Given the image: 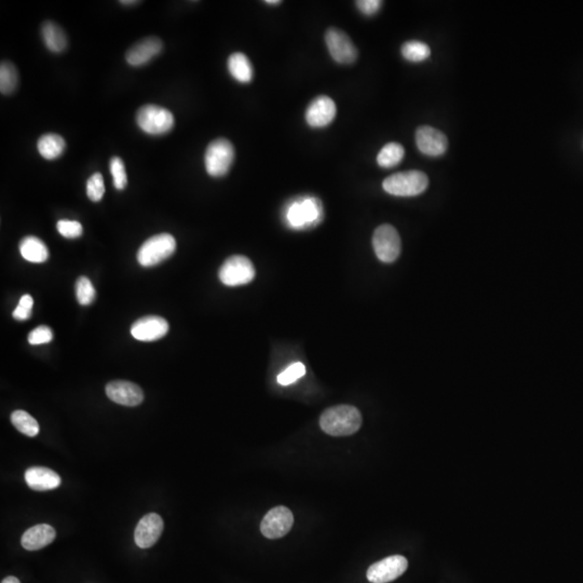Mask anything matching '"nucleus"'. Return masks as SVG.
<instances>
[{
  "mask_svg": "<svg viewBox=\"0 0 583 583\" xmlns=\"http://www.w3.org/2000/svg\"><path fill=\"white\" fill-rule=\"evenodd\" d=\"M362 421L360 410L346 404L327 408L320 416V427L332 437L354 435L361 428Z\"/></svg>",
  "mask_w": 583,
  "mask_h": 583,
  "instance_id": "nucleus-1",
  "label": "nucleus"
},
{
  "mask_svg": "<svg viewBox=\"0 0 583 583\" xmlns=\"http://www.w3.org/2000/svg\"><path fill=\"white\" fill-rule=\"evenodd\" d=\"M429 185L427 174L418 170L399 172L385 178L383 191L397 197H415L424 193Z\"/></svg>",
  "mask_w": 583,
  "mask_h": 583,
  "instance_id": "nucleus-2",
  "label": "nucleus"
},
{
  "mask_svg": "<svg viewBox=\"0 0 583 583\" xmlns=\"http://www.w3.org/2000/svg\"><path fill=\"white\" fill-rule=\"evenodd\" d=\"M176 250V241L170 234H156L147 239L137 252V261L143 267H154L170 259Z\"/></svg>",
  "mask_w": 583,
  "mask_h": 583,
  "instance_id": "nucleus-3",
  "label": "nucleus"
},
{
  "mask_svg": "<svg viewBox=\"0 0 583 583\" xmlns=\"http://www.w3.org/2000/svg\"><path fill=\"white\" fill-rule=\"evenodd\" d=\"M234 160V147L226 139H218L205 150V170L213 177H222L229 172Z\"/></svg>",
  "mask_w": 583,
  "mask_h": 583,
  "instance_id": "nucleus-4",
  "label": "nucleus"
},
{
  "mask_svg": "<svg viewBox=\"0 0 583 583\" xmlns=\"http://www.w3.org/2000/svg\"><path fill=\"white\" fill-rule=\"evenodd\" d=\"M139 129L149 135H164L174 127V117L166 108L157 105H145L137 114Z\"/></svg>",
  "mask_w": 583,
  "mask_h": 583,
  "instance_id": "nucleus-5",
  "label": "nucleus"
},
{
  "mask_svg": "<svg viewBox=\"0 0 583 583\" xmlns=\"http://www.w3.org/2000/svg\"><path fill=\"white\" fill-rule=\"evenodd\" d=\"M255 268L252 261L243 255L228 257L218 271L222 284L227 286L249 284L255 278Z\"/></svg>",
  "mask_w": 583,
  "mask_h": 583,
  "instance_id": "nucleus-6",
  "label": "nucleus"
},
{
  "mask_svg": "<svg viewBox=\"0 0 583 583\" xmlns=\"http://www.w3.org/2000/svg\"><path fill=\"white\" fill-rule=\"evenodd\" d=\"M401 247L400 234L396 228L388 224L376 228L373 234V247L379 261L387 264L396 261L400 256Z\"/></svg>",
  "mask_w": 583,
  "mask_h": 583,
  "instance_id": "nucleus-7",
  "label": "nucleus"
},
{
  "mask_svg": "<svg viewBox=\"0 0 583 583\" xmlns=\"http://www.w3.org/2000/svg\"><path fill=\"white\" fill-rule=\"evenodd\" d=\"M322 216V205L319 199L313 197L294 201L288 207L286 218L294 228L309 227L317 224Z\"/></svg>",
  "mask_w": 583,
  "mask_h": 583,
  "instance_id": "nucleus-8",
  "label": "nucleus"
},
{
  "mask_svg": "<svg viewBox=\"0 0 583 583\" xmlns=\"http://www.w3.org/2000/svg\"><path fill=\"white\" fill-rule=\"evenodd\" d=\"M325 42L332 59L340 64H352L358 59V50L344 31L331 27L325 33Z\"/></svg>",
  "mask_w": 583,
  "mask_h": 583,
  "instance_id": "nucleus-9",
  "label": "nucleus"
},
{
  "mask_svg": "<svg viewBox=\"0 0 583 583\" xmlns=\"http://www.w3.org/2000/svg\"><path fill=\"white\" fill-rule=\"evenodd\" d=\"M294 524L292 511L284 505L272 507L261 523V532L268 539H279L290 532Z\"/></svg>",
  "mask_w": 583,
  "mask_h": 583,
  "instance_id": "nucleus-10",
  "label": "nucleus"
},
{
  "mask_svg": "<svg viewBox=\"0 0 583 583\" xmlns=\"http://www.w3.org/2000/svg\"><path fill=\"white\" fill-rule=\"evenodd\" d=\"M408 562L402 555H392L376 562L367 569L366 577L372 583H389L406 573Z\"/></svg>",
  "mask_w": 583,
  "mask_h": 583,
  "instance_id": "nucleus-11",
  "label": "nucleus"
},
{
  "mask_svg": "<svg viewBox=\"0 0 583 583\" xmlns=\"http://www.w3.org/2000/svg\"><path fill=\"white\" fill-rule=\"evenodd\" d=\"M416 145L420 153L429 157L444 155L449 148V139L444 133L429 125H421L416 130Z\"/></svg>",
  "mask_w": 583,
  "mask_h": 583,
  "instance_id": "nucleus-12",
  "label": "nucleus"
},
{
  "mask_svg": "<svg viewBox=\"0 0 583 583\" xmlns=\"http://www.w3.org/2000/svg\"><path fill=\"white\" fill-rule=\"evenodd\" d=\"M106 394L112 402L130 408L139 406L144 401V392L141 387L127 381H110L106 385Z\"/></svg>",
  "mask_w": 583,
  "mask_h": 583,
  "instance_id": "nucleus-13",
  "label": "nucleus"
},
{
  "mask_svg": "<svg viewBox=\"0 0 583 583\" xmlns=\"http://www.w3.org/2000/svg\"><path fill=\"white\" fill-rule=\"evenodd\" d=\"M162 532H164L162 517L157 513H149L139 520L135 528V543L141 549H148L158 541Z\"/></svg>",
  "mask_w": 583,
  "mask_h": 583,
  "instance_id": "nucleus-14",
  "label": "nucleus"
},
{
  "mask_svg": "<svg viewBox=\"0 0 583 583\" xmlns=\"http://www.w3.org/2000/svg\"><path fill=\"white\" fill-rule=\"evenodd\" d=\"M168 329V323L164 317L147 315L133 323L131 334L139 342H155L166 336Z\"/></svg>",
  "mask_w": 583,
  "mask_h": 583,
  "instance_id": "nucleus-15",
  "label": "nucleus"
},
{
  "mask_svg": "<svg viewBox=\"0 0 583 583\" xmlns=\"http://www.w3.org/2000/svg\"><path fill=\"white\" fill-rule=\"evenodd\" d=\"M336 116V104L327 96L315 98L306 110V121L311 128H324L330 125Z\"/></svg>",
  "mask_w": 583,
  "mask_h": 583,
  "instance_id": "nucleus-16",
  "label": "nucleus"
},
{
  "mask_svg": "<svg viewBox=\"0 0 583 583\" xmlns=\"http://www.w3.org/2000/svg\"><path fill=\"white\" fill-rule=\"evenodd\" d=\"M162 40L157 37H147L130 48L125 54V60L131 67H143L162 53Z\"/></svg>",
  "mask_w": 583,
  "mask_h": 583,
  "instance_id": "nucleus-17",
  "label": "nucleus"
},
{
  "mask_svg": "<svg viewBox=\"0 0 583 583\" xmlns=\"http://www.w3.org/2000/svg\"><path fill=\"white\" fill-rule=\"evenodd\" d=\"M27 485L36 491H52L61 485V476L51 469L32 467L25 472Z\"/></svg>",
  "mask_w": 583,
  "mask_h": 583,
  "instance_id": "nucleus-18",
  "label": "nucleus"
},
{
  "mask_svg": "<svg viewBox=\"0 0 583 583\" xmlns=\"http://www.w3.org/2000/svg\"><path fill=\"white\" fill-rule=\"evenodd\" d=\"M55 537L56 532L52 526L48 524H40L33 526L23 534L21 543L25 550L36 551L49 546Z\"/></svg>",
  "mask_w": 583,
  "mask_h": 583,
  "instance_id": "nucleus-19",
  "label": "nucleus"
},
{
  "mask_svg": "<svg viewBox=\"0 0 583 583\" xmlns=\"http://www.w3.org/2000/svg\"><path fill=\"white\" fill-rule=\"evenodd\" d=\"M20 253L23 259L35 264L44 263L49 259V250L44 241L34 236H28L20 243Z\"/></svg>",
  "mask_w": 583,
  "mask_h": 583,
  "instance_id": "nucleus-20",
  "label": "nucleus"
},
{
  "mask_svg": "<svg viewBox=\"0 0 583 583\" xmlns=\"http://www.w3.org/2000/svg\"><path fill=\"white\" fill-rule=\"evenodd\" d=\"M42 36L44 44L50 51L61 53L67 49V35L59 25L51 21H46L42 26Z\"/></svg>",
  "mask_w": 583,
  "mask_h": 583,
  "instance_id": "nucleus-21",
  "label": "nucleus"
},
{
  "mask_svg": "<svg viewBox=\"0 0 583 583\" xmlns=\"http://www.w3.org/2000/svg\"><path fill=\"white\" fill-rule=\"evenodd\" d=\"M227 65L230 75L239 82L249 83L253 80V67L245 54L241 52L232 54L228 59Z\"/></svg>",
  "mask_w": 583,
  "mask_h": 583,
  "instance_id": "nucleus-22",
  "label": "nucleus"
},
{
  "mask_svg": "<svg viewBox=\"0 0 583 583\" xmlns=\"http://www.w3.org/2000/svg\"><path fill=\"white\" fill-rule=\"evenodd\" d=\"M37 148L44 159L54 160V159L59 158L65 152L67 143L61 135L48 133V134L42 135L38 139Z\"/></svg>",
  "mask_w": 583,
  "mask_h": 583,
  "instance_id": "nucleus-23",
  "label": "nucleus"
},
{
  "mask_svg": "<svg viewBox=\"0 0 583 583\" xmlns=\"http://www.w3.org/2000/svg\"><path fill=\"white\" fill-rule=\"evenodd\" d=\"M406 156V150L399 143L391 142L385 144L377 156V164L383 168H390L398 166Z\"/></svg>",
  "mask_w": 583,
  "mask_h": 583,
  "instance_id": "nucleus-24",
  "label": "nucleus"
},
{
  "mask_svg": "<svg viewBox=\"0 0 583 583\" xmlns=\"http://www.w3.org/2000/svg\"><path fill=\"white\" fill-rule=\"evenodd\" d=\"M11 422L17 428V431H20L27 437H34L40 433V424L25 410L13 412L11 414Z\"/></svg>",
  "mask_w": 583,
  "mask_h": 583,
  "instance_id": "nucleus-25",
  "label": "nucleus"
},
{
  "mask_svg": "<svg viewBox=\"0 0 583 583\" xmlns=\"http://www.w3.org/2000/svg\"><path fill=\"white\" fill-rule=\"evenodd\" d=\"M19 85V73L10 62H3L0 65V92L5 96L12 94Z\"/></svg>",
  "mask_w": 583,
  "mask_h": 583,
  "instance_id": "nucleus-26",
  "label": "nucleus"
},
{
  "mask_svg": "<svg viewBox=\"0 0 583 583\" xmlns=\"http://www.w3.org/2000/svg\"><path fill=\"white\" fill-rule=\"evenodd\" d=\"M401 52H402L404 59L410 62H414V63L425 61L431 54L429 46L425 42H418V40L406 42L401 48Z\"/></svg>",
  "mask_w": 583,
  "mask_h": 583,
  "instance_id": "nucleus-27",
  "label": "nucleus"
},
{
  "mask_svg": "<svg viewBox=\"0 0 583 583\" xmlns=\"http://www.w3.org/2000/svg\"><path fill=\"white\" fill-rule=\"evenodd\" d=\"M110 168L116 189L123 191L128 185V176L125 164L122 162V159L119 157H112L110 159Z\"/></svg>",
  "mask_w": 583,
  "mask_h": 583,
  "instance_id": "nucleus-28",
  "label": "nucleus"
},
{
  "mask_svg": "<svg viewBox=\"0 0 583 583\" xmlns=\"http://www.w3.org/2000/svg\"><path fill=\"white\" fill-rule=\"evenodd\" d=\"M76 296L78 303L88 306L96 299V288L87 277H80L76 282Z\"/></svg>",
  "mask_w": 583,
  "mask_h": 583,
  "instance_id": "nucleus-29",
  "label": "nucleus"
},
{
  "mask_svg": "<svg viewBox=\"0 0 583 583\" xmlns=\"http://www.w3.org/2000/svg\"><path fill=\"white\" fill-rule=\"evenodd\" d=\"M104 193H105V184H104L102 174H93L87 183V195L89 199L93 202H98L102 200Z\"/></svg>",
  "mask_w": 583,
  "mask_h": 583,
  "instance_id": "nucleus-30",
  "label": "nucleus"
},
{
  "mask_svg": "<svg viewBox=\"0 0 583 583\" xmlns=\"http://www.w3.org/2000/svg\"><path fill=\"white\" fill-rule=\"evenodd\" d=\"M58 232L67 239H76L83 234L82 225L77 220H61L56 224Z\"/></svg>",
  "mask_w": 583,
  "mask_h": 583,
  "instance_id": "nucleus-31",
  "label": "nucleus"
},
{
  "mask_svg": "<svg viewBox=\"0 0 583 583\" xmlns=\"http://www.w3.org/2000/svg\"><path fill=\"white\" fill-rule=\"evenodd\" d=\"M306 374V367L303 363L297 362L293 365L288 366V369L278 376V383L282 385H288L295 383L297 379L302 378Z\"/></svg>",
  "mask_w": 583,
  "mask_h": 583,
  "instance_id": "nucleus-32",
  "label": "nucleus"
},
{
  "mask_svg": "<svg viewBox=\"0 0 583 583\" xmlns=\"http://www.w3.org/2000/svg\"><path fill=\"white\" fill-rule=\"evenodd\" d=\"M33 304H34V300H33L32 296L27 295V294L23 295L20 302H19V305L13 311V317L17 321H25V320L30 319L31 315H32Z\"/></svg>",
  "mask_w": 583,
  "mask_h": 583,
  "instance_id": "nucleus-33",
  "label": "nucleus"
},
{
  "mask_svg": "<svg viewBox=\"0 0 583 583\" xmlns=\"http://www.w3.org/2000/svg\"><path fill=\"white\" fill-rule=\"evenodd\" d=\"M53 340V333L51 329L46 325H42L33 330L28 335V342L31 345H42L50 342Z\"/></svg>",
  "mask_w": 583,
  "mask_h": 583,
  "instance_id": "nucleus-34",
  "label": "nucleus"
},
{
  "mask_svg": "<svg viewBox=\"0 0 583 583\" xmlns=\"http://www.w3.org/2000/svg\"><path fill=\"white\" fill-rule=\"evenodd\" d=\"M356 5L364 15L372 17V15L378 12L381 5H383V1H381V0H359V1H356Z\"/></svg>",
  "mask_w": 583,
  "mask_h": 583,
  "instance_id": "nucleus-35",
  "label": "nucleus"
},
{
  "mask_svg": "<svg viewBox=\"0 0 583 583\" xmlns=\"http://www.w3.org/2000/svg\"><path fill=\"white\" fill-rule=\"evenodd\" d=\"M1 583H21V582H20V580H19V579L15 578V577L10 576V577H7V578L3 579V580L1 581Z\"/></svg>",
  "mask_w": 583,
  "mask_h": 583,
  "instance_id": "nucleus-36",
  "label": "nucleus"
},
{
  "mask_svg": "<svg viewBox=\"0 0 583 583\" xmlns=\"http://www.w3.org/2000/svg\"><path fill=\"white\" fill-rule=\"evenodd\" d=\"M265 3H266V5L276 6L280 5L281 1L280 0H266V1H265Z\"/></svg>",
  "mask_w": 583,
  "mask_h": 583,
  "instance_id": "nucleus-37",
  "label": "nucleus"
},
{
  "mask_svg": "<svg viewBox=\"0 0 583 583\" xmlns=\"http://www.w3.org/2000/svg\"><path fill=\"white\" fill-rule=\"evenodd\" d=\"M120 3H121V5L125 6H132L137 5V3H139V1H133V0H130V1H128V0H125V1H120Z\"/></svg>",
  "mask_w": 583,
  "mask_h": 583,
  "instance_id": "nucleus-38",
  "label": "nucleus"
}]
</instances>
